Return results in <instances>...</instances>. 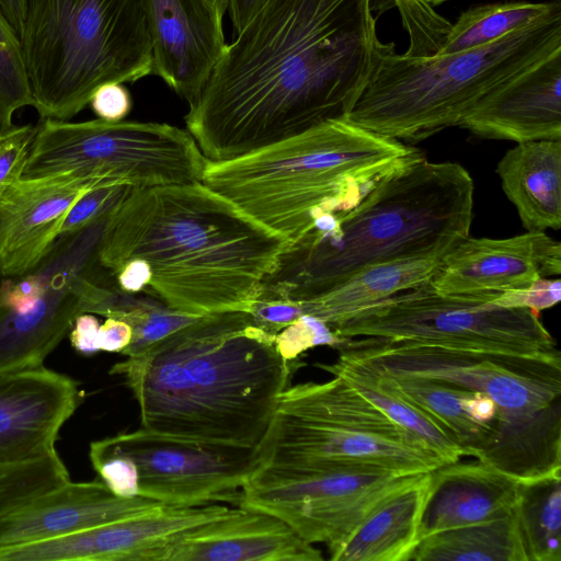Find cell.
I'll return each instance as SVG.
<instances>
[{
    "mask_svg": "<svg viewBox=\"0 0 561 561\" xmlns=\"http://www.w3.org/2000/svg\"><path fill=\"white\" fill-rule=\"evenodd\" d=\"M390 0H265L188 104L186 130L211 162L346 118L376 65Z\"/></svg>",
    "mask_w": 561,
    "mask_h": 561,
    "instance_id": "obj_1",
    "label": "cell"
},
{
    "mask_svg": "<svg viewBox=\"0 0 561 561\" xmlns=\"http://www.w3.org/2000/svg\"><path fill=\"white\" fill-rule=\"evenodd\" d=\"M289 241L203 182L131 188L98 262L115 286L185 313L250 311Z\"/></svg>",
    "mask_w": 561,
    "mask_h": 561,
    "instance_id": "obj_2",
    "label": "cell"
},
{
    "mask_svg": "<svg viewBox=\"0 0 561 561\" xmlns=\"http://www.w3.org/2000/svg\"><path fill=\"white\" fill-rule=\"evenodd\" d=\"M301 365L279 354L275 334L255 325L250 312L237 310L201 316L110 374L131 390L142 428L255 449Z\"/></svg>",
    "mask_w": 561,
    "mask_h": 561,
    "instance_id": "obj_3",
    "label": "cell"
},
{
    "mask_svg": "<svg viewBox=\"0 0 561 561\" xmlns=\"http://www.w3.org/2000/svg\"><path fill=\"white\" fill-rule=\"evenodd\" d=\"M473 196L461 164L420 153L379 178L350 208L317 217L284 249L259 298L301 304L371 264L442 259L469 236Z\"/></svg>",
    "mask_w": 561,
    "mask_h": 561,
    "instance_id": "obj_4",
    "label": "cell"
},
{
    "mask_svg": "<svg viewBox=\"0 0 561 561\" xmlns=\"http://www.w3.org/2000/svg\"><path fill=\"white\" fill-rule=\"evenodd\" d=\"M420 153L333 119L232 160H207L202 182L293 242L317 217L350 208L379 178Z\"/></svg>",
    "mask_w": 561,
    "mask_h": 561,
    "instance_id": "obj_5",
    "label": "cell"
},
{
    "mask_svg": "<svg viewBox=\"0 0 561 561\" xmlns=\"http://www.w3.org/2000/svg\"><path fill=\"white\" fill-rule=\"evenodd\" d=\"M335 348L380 371L490 396L500 411L501 431L486 463L518 481L561 471V356L369 336L343 339Z\"/></svg>",
    "mask_w": 561,
    "mask_h": 561,
    "instance_id": "obj_6",
    "label": "cell"
},
{
    "mask_svg": "<svg viewBox=\"0 0 561 561\" xmlns=\"http://www.w3.org/2000/svg\"><path fill=\"white\" fill-rule=\"evenodd\" d=\"M561 50V9L476 48L427 57L381 43L345 119L383 137L420 140L459 121L483 98Z\"/></svg>",
    "mask_w": 561,
    "mask_h": 561,
    "instance_id": "obj_7",
    "label": "cell"
},
{
    "mask_svg": "<svg viewBox=\"0 0 561 561\" xmlns=\"http://www.w3.org/2000/svg\"><path fill=\"white\" fill-rule=\"evenodd\" d=\"M20 41L42 119L69 121L101 85L152 73L144 0H28Z\"/></svg>",
    "mask_w": 561,
    "mask_h": 561,
    "instance_id": "obj_8",
    "label": "cell"
},
{
    "mask_svg": "<svg viewBox=\"0 0 561 561\" xmlns=\"http://www.w3.org/2000/svg\"><path fill=\"white\" fill-rule=\"evenodd\" d=\"M257 449L262 466L298 471L417 474L444 465L340 376L289 385Z\"/></svg>",
    "mask_w": 561,
    "mask_h": 561,
    "instance_id": "obj_9",
    "label": "cell"
},
{
    "mask_svg": "<svg viewBox=\"0 0 561 561\" xmlns=\"http://www.w3.org/2000/svg\"><path fill=\"white\" fill-rule=\"evenodd\" d=\"M207 159L165 123L42 119L22 178L79 172L134 188L202 182Z\"/></svg>",
    "mask_w": 561,
    "mask_h": 561,
    "instance_id": "obj_10",
    "label": "cell"
},
{
    "mask_svg": "<svg viewBox=\"0 0 561 561\" xmlns=\"http://www.w3.org/2000/svg\"><path fill=\"white\" fill-rule=\"evenodd\" d=\"M341 339L380 337L440 346L559 357L539 313L491 298L440 294L428 283L360 309L331 327Z\"/></svg>",
    "mask_w": 561,
    "mask_h": 561,
    "instance_id": "obj_11",
    "label": "cell"
},
{
    "mask_svg": "<svg viewBox=\"0 0 561 561\" xmlns=\"http://www.w3.org/2000/svg\"><path fill=\"white\" fill-rule=\"evenodd\" d=\"M419 474L371 468L298 471L261 466L240 491L236 504L268 512L305 541L324 543L329 550L381 500Z\"/></svg>",
    "mask_w": 561,
    "mask_h": 561,
    "instance_id": "obj_12",
    "label": "cell"
},
{
    "mask_svg": "<svg viewBox=\"0 0 561 561\" xmlns=\"http://www.w3.org/2000/svg\"><path fill=\"white\" fill-rule=\"evenodd\" d=\"M94 251L79 233L56 239L30 271L0 283V371L44 366L82 313L77 274H91Z\"/></svg>",
    "mask_w": 561,
    "mask_h": 561,
    "instance_id": "obj_13",
    "label": "cell"
},
{
    "mask_svg": "<svg viewBox=\"0 0 561 561\" xmlns=\"http://www.w3.org/2000/svg\"><path fill=\"white\" fill-rule=\"evenodd\" d=\"M138 472V495L173 506L237 502L262 466L259 449L186 440L140 427L105 437Z\"/></svg>",
    "mask_w": 561,
    "mask_h": 561,
    "instance_id": "obj_14",
    "label": "cell"
},
{
    "mask_svg": "<svg viewBox=\"0 0 561 561\" xmlns=\"http://www.w3.org/2000/svg\"><path fill=\"white\" fill-rule=\"evenodd\" d=\"M561 273V244L546 232L504 239L468 236L446 255L428 284L440 294L486 297Z\"/></svg>",
    "mask_w": 561,
    "mask_h": 561,
    "instance_id": "obj_15",
    "label": "cell"
},
{
    "mask_svg": "<svg viewBox=\"0 0 561 561\" xmlns=\"http://www.w3.org/2000/svg\"><path fill=\"white\" fill-rule=\"evenodd\" d=\"M322 553L283 519L238 506L145 550L138 561H321Z\"/></svg>",
    "mask_w": 561,
    "mask_h": 561,
    "instance_id": "obj_16",
    "label": "cell"
},
{
    "mask_svg": "<svg viewBox=\"0 0 561 561\" xmlns=\"http://www.w3.org/2000/svg\"><path fill=\"white\" fill-rule=\"evenodd\" d=\"M101 185L110 184L79 172L20 176L4 185L0 190L1 277L32 270L59 237L73 203Z\"/></svg>",
    "mask_w": 561,
    "mask_h": 561,
    "instance_id": "obj_17",
    "label": "cell"
},
{
    "mask_svg": "<svg viewBox=\"0 0 561 561\" xmlns=\"http://www.w3.org/2000/svg\"><path fill=\"white\" fill-rule=\"evenodd\" d=\"M152 73L188 104L227 46L221 14L208 0H144Z\"/></svg>",
    "mask_w": 561,
    "mask_h": 561,
    "instance_id": "obj_18",
    "label": "cell"
},
{
    "mask_svg": "<svg viewBox=\"0 0 561 561\" xmlns=\"http://www.w3.org/2000/svg\"><path fill=\"white\" fill-rule=\"evenodd\" d=\"M219 504L159 505L147 512L62 537L0 550V561H138L147 549L228 513Z\"/></svg>",
    "mask_w": 561,
    "mask_h": 561,
    "instance_id": "obj_19",
    "label": "cell"
},
{
    "mask_svg": "<svg viewBox=\"0 0 561 561\" xmlns=\"http://www.w3.org/2000/svg\"><path fill=\"white\" fill-rule=\"evenodd\" d=\"M81 400L75 379L44 366L0 371V465L55 451L59 431Z\"/></svg>",
    "mask_w": 561,
    "mask_h": 561,
    "instance_id": "obj_20",
    "label": "cell"
},
{
    "mask_svg": "<svg viewBox=\"0 0 561 561\" xmlns=\"http://www.w3.org/2000/svg\"><path fill=\"white\" fill-rule=\"evenodd\" d=\"M457 126L517 144L561 139V50L488 94Z\"/></svg>",
    "mask_w": 561,
    "mask_h": 561,
    "instance_id": "obj_21",
    "label": "cell"
},
{
    "mask_svg": "<svg viewBox=\"0 0 561 561\" xmlns=\"http://www.w3.org/2000/svg\"><path fill=\"white\" fill-rule=\"evenodd\" d=\"M159 505L162 504L141 496H118L101 479L70 480L2 517L0 550L67 536Z\"/></svg>",
    "mask_w": 561,
    "mask_h": 561,
    "instance_id": "obj_22",
    "label": "cell"
},
{
    "mask_svg": "<svg viewBox=\"0 0 561 561\" xmlns=\"http://www.w3.org/2000/svg\"><path fill=\"white\" fill-rule=\"evenodd\" d=\"M517 495L518 480L484 461L444 463L431 471L422 538L506 515Z\"/></svg>",
    "mask_w": 561,
    "mask_h": 561,
    "instance_id": "obj_23",
    "label": "cell"
},
{
    "mask_svg": "<svg viewBox=\"0 0 561 561\" xmlns=\"http://www.w3.org/2000/svg\"><path fill=\"white\" fill-rule=\"evenodd\" d=\"M431 472L381 500L342 541L329 549L333 561H410L422 540L421 522Z\"/></svg>",
    "mask_w": 561,
    "mask_h": 561,
    "instance_id": "obj_24",
    "label": "cell"
},
{
    "mask_svg": "<svg viewBox=\"0 0 561 561\" xmlns=\"http://www.w3.org/2000/svg\"><path fill=\"white\" fill-rule=\"evenodd\" d=\"M503 192L531 232L561 227V139L519 142L499 161Z\"/></svg>",
    "mask_w": 561,
    "mask_h": 561,
    "instance_id": "obj_25",
    "label": "cell"
},
{
    "mask_svg": "<svg viewBox=\"0 0 561 561\" xmlns=\"http://www.w3.org/2000/svg\"><path fill=\"white\" fill-rule=\"evenodd\" d=\"M442 259H405L365 266L328 291L297 304L330 328L357 311L430 282Z\"/></svg>",
    "mask_w": 561,
    "mask_h": 561,
    "instance_id": "obj_26",
    "label": "cell"
},
{
    "mask_svg": "<svg viewBox=\"0 0 561 561\" xmlns=\"http://www.w3.org/2000/svg\"><path fill=\"white\" fill-rule=\"evenodd\" d=\"M358 363L367 367L383 388L413 404L439 424L462 448L465 456L481 460L486 454L493 435L468 413L466 399L470 390L439 380L389 374Z\"/></svg>",
    "mask_w": 561,
    "mask_h": 561,
    "instance_id": "obj_27",
    "label": "cell"
},
{
    "mask_svg": "<svg viewBox=\"0 0 561 561\" xmlns=\"http://www.w3.org/2000/svg\"><path fill=\"white\" fill-rule=\"evenodd\" d=\"M332 376L345 379L390 421L435 455L443 463L460 460L465 451L457 442L426 413L383 388L367 367L339 354L332 364H316Z\"/></svg>",
    "mask_w": 561,
    "mask_h": 561,
    "instance_id": "obj_28",
    "label": "cell"
},
{
    "mask_svg": "<svg viewBox=\"0 0 561 561\" xmlns=\"http://www.w3.org/2000/svg\"><path fill=\"white\" fill-rule=\"evenodd\" d=\"M411 560L527 561V558L513 508L501 517L422 538Z\"/></svg>",
    "mask_w": 561,
    "mask_h": 561,
    "instance_id": "obj_29",
    "label": "cell"
},
{
    "mask_svg": "<svg viewBox=\"0 0 561 561\" xmlns=\"http://www.w3.org/2000/svg\"><path fill=\"white\" fill-rule=\"evenodd\" d=\"M514 511L527 561H561V472L518 481Z\"/></svg>",
    "mask_w": 561,
    "mask_h": 561,
    "instance_id": "obj_30",
    "label": "cell"
},
{
    "mask_svg": "<svg viewBox=\"0 0 561 561\" xmlns=\"http://www.w3.org/2000/svg\"><path fill=\"white\" fill-rule=\"evenodd\" d=\"M561 9V0L510 1L476 5L451 24L435 55L462 51L492 43Z\"/></svg>",
    "mask_w": 561,
    "mask_h": 561,
    "instance_id": "obj_31",
    "label": "cell"
},
{
    "mask_svg": "<svg viewBox=\"0 0 561 561\" xmlns=\"http://www.w3.org/2000/svg\"><path fill=\"white\" fill-rule=\"evenodd\" d=\"M68 481L69 471L56 450L28 461L0 465V519Z\"/></svg>",
    "mask_w": 561,
    "mask_h": 561,
    "instance_id": "obj_32",
    "label": "cell"
},
{
    "mask_svg": "<svg viewBox=\"0 0 561 561\" xmlns=\"http://www.w3.org/2000/svg\"><path fill=\"white\" fill-rule=\"evenodd\" d=\"M33 106L20 37L0 9V134L14 126L13 114Z\"/></svg>",
    "mask_w": 561,
    "mask_h": 561,
    "instance_id": "obj_33",
    "label": "cell"
},
{
    "mask_svg": "<svg viewBox=\"0 0 561 561\" xmlns=\"http://www.w3.org/2000/svg\"><path fill=\"white\" fill-rule=\"evenodd\" d=\"M451 0H391L409 35L405 56L427 57L440 48L451 23L433 8Z\"/></svg>",
    "mask_w": 561,
    "mask_h": 561,
    "instance_id": "obj_34",
    "label": "cell"
},
{
    "mask_svg": "<svg viewBox=\"0 0 561 561\" xmlns=\"http://www.w3.org/2000/svg\"><path fill=\"white\" fill-rule=\"evenodd\" d=\"M343 339L320 319L302 314L275 334V345L286 360H295L306 351L327 345L336 347Z\"/></svg>",
    "mask_w": 561,
    "mask_h": 561,
    "instance_id": "obj_35",
    "label": "cell"
},
{
    "mask_svg": "<svg viewBox=\"0 0 561 561\" xmlns=\"http://www.w3.org/2000/svg\"><path fill=\"white\" fill-rule=\"evenodd\" d=\"M134 187L126 184L95 186L82 194L69 209L60 234L83 229L105 217Z\"/></svg>",
    "mask_w": 561,
    "mask_h": 561,
    "instance_id": "obj_36",
    "label": "cell"
},
{
    "mask_svg": "<svg viewBox=\"0 0 561 561\" xmlns=\"http://www.w3.org/2000/svg\"><path fill=\"white\" fill-rule=\"evenodd\" d=\"M35 133L36 126L27 124L0 134V190L22 175Z\"/></svg>",
    "mask_w": 561,
    "mask_h": 561,
    "instance_id": "obj_37",
    "label": "cell"
},
{
    "mask_svg": "<svg viewBox=\"0 0 561 561\" xmlns=\"http://www.w3.org/2000/svg\"><path fill=\"white\" fill-rule=\"evenodd\" d=\"M561 298V282L556 278H539L530 285L501 293L492 300L502 307L527 308L537 313L556 306Z\"/></svg>",
    "mask_w": 561,
    "mask_h": 561,
    "instance_id": "obj_38",
    "label": "cell"
},
{
    "mask_svg": "<svg viewBox=\"0 0 561 561\" xmlns=\"http://www.w3.org/2000/svg\"><path fill=\"white\" fill-rule=\"evenodd\" d=\"M249 312L255 325L271 334H277L302 316L300 307L295 302L260 298L253 302Z\"/></svg>",
    "mask_w": 561,
    "mask_h": 561,
    "instance_id": "obj_39",
    "label": "cell"
},
{
    "mask_svg": "<svg viewBox=\"0 0 561 561\" xmlns=\"http://www.w3.org/2000/svg\"><path fill=\"white\" fill-rule=\"evenodd\" d=\"M89 104L98 118L121 122L131 110V96L123 83H106L95 90Z\"/></svg>",
    "mask_w": 561,
    "mask_h": 561,
    "instance_id": "obj_40",
    "label": "cell"
},
{
    "mask_svg": "<svg viewBox=\"0 0 561 561\" xmlns=\"http://www.w3.org/2000/svg\"><path fill=\"white\" fill-rule=\"evenodd\" d=\"M99 328L100 322L92 313L79 314L70 330L72 347L83 355H93L100 352Z\"/></svg>",
    "mask_w": 561,
    "mask_h": 561,
    "instance_id": "obj_41",
    "label": "cell"
},
{
    "mask_svg": "<svg viewBox=\"0 0 561 561\" xmlns=\"http://www.w3.org/2000/svg\"><path fill=\"white\" fill-rule=\"evenodd\" d=\"M131 336V328L127 322L115 318H106L99 328L100 351L122 353L130 343Z\"/></svg>",
    "mask_w": 561,
    "mask_h": 561,
    "instance_id": "obj_42",
    "label": "cell"
},
{
    "mask_svg": "<svg viewBox=\"0 0 561 561\" xmlns=\"http://www.w3.org/2000/svg\"><path fill=\"white\" fill-rule=\"evenodd\" d=\"M265 0H229L228 12L234 30L238 33Z\"/></svg>",
    "mask_w": 561,
    "mask_h": 561,
    "instance_id": "obj_43",
    "label": "cell"
},
{
    "mask_svg": "<svg viewBox=\"0 0 561 561\" xmlns=\"http://www.w3.org/2000/svg\"><path fill=\"white\" fill-rule=\"evenodd\" d=\"M28 0H0V9L19 37L25 21Z\"/></svg>",
    "mask_w": 561,
    "mask_h": 561,
    "instance_id": "obj_44",
    "label": "cell"
},
{
    "mask_svg": "<svg viewBox=\"0 0 561 561\" xmlns=\"http://www.w3.org/2000/svg\"><path fill=\"white\" fill-rule=\"evenodd\" d=\"M221 14L228 11L229 0H208Z\"/></svg>",
    "mask_w": 561,
    "mask_h": 561,
    "instance_id": "obj_45",
    "label": "cell"
},
{
    "mask_svg": "<svg viewBox=\"0 0 561 561\" xmlns=\"http://www.w3.org/2000/svg\"><path fill=\"white\" fill-rule=\"evenodd\" d=\"M0 277H1V273H0Z\"/></svg>",
    "mask_w": 561,
    "mask_h": 561,
    "instance_id": "obj_46",
    "label": "cell"
}]
</instances>
